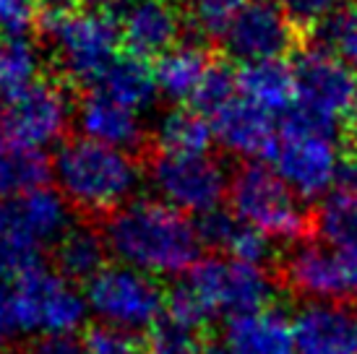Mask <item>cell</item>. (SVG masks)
I'll list each match as a JSON object with an SVG mask.
<instances>
[{
	"instance_id": "obj_13",
	"label": "cell",
	"mask_w": 357,
	"mask_h": 354,
	"mask_svg": "<svg viewBox=\"0 0 357 354\" xmlns=\"http://www.w3.org/2000/svg\"><path fill=\"white\" fill-rule=\"evenodd\" d=\"M298 31L274 0H248L225 31V49L243 63L279 60L295 47Z\"/></svg>"
},
{
	"instance_id": "obj_30",
	"label": "cell",
	"mask_w": 357,
	"mask_h": 354,
	"mask_svg": "<svg viewBox=\"0 0 357 354\" xmlns=\"http://www.w3.org/2000/svg\"><path fill=\"white\" fill-rule=\"evenodd\" d=\"M347 0H279L289 24L295 26L300 37L313 34L337 13Z\"/></svg>"
},
{
	"instance_id": "obj_31",
	"label": "cell",
	"mask_w": 357,
	"mask_h": 354,
	"mask_svg": "<svg viewBox=\"0 0 357 354\" xmlns=\"http://www.w3.org/2000/svg\"><path fill=\"white\" fill-rule=\"evenodd\" d=\"M240 219L235 217V211L227 208H214L204 217H196V229H199L201 245L211 247V250H229V243L238 232Z\"/></svg>"
},
{
	"instance_id": "obj_12",
	"label": "cell",
	"mask_w": 357,
	"mask_h": 354,
	"mask_svg": "<svg viewBox=\"0 0 357 354\" xmlns=\"http://www.w3.org/2000/svg\"><path fill=\"white\" fill-rule=\"evenodd\" d=\"M149 183L159 201L193 217L219 208L229 193L227 172L208 154H157Z\"/></svg>"
},
{
	"instance_id": "obj_8",
	"label": "cell",
	"mask_w": 357,
	"mask_h": 354,
	"mask_svg": "<svg viewBox=\"0 0 357 354\" xmlns=\"http://www.w3.org/2000/svg\"><path fill=\"white\" fill-rule=\"evenodd\" d=\"M73 105L58 81L34 79L0 94V148L42 151L68 130Z\"/></svg>"
},
{
	"instance_id": "obj_10",
	"label": "cell",
	"mask_w": 357,
	"mask_h": 354,
	"mask_svg": "<svg viewBox=\"0 0 357 354\" xmlns=\"http://www.w3.org/2000/svg\"><path fill=\"white\" fill-rule=\"evenodd\" d=\"M60 70L70 81L97 84L118 58V21L100 10H76L60 19L45 21Z\"/></svg>"
},
{
	"instance_id": "obj_33",
	"label": "cell",
	"mask_w": 357,
	"mask_h": 354,
	"mask_svg": "<svg viewBox=\"0 0 357 354\" xmlns=\"http://www.w3.org/2000/svg\"><path fill=\"white\" fill-rule=\"evenodd\" d=\"M227 253L232 261H240V263L266 266V261L271 258V240L264 232H258L256 226L240 222Z\"/></svg>"
},
{
	"instance_id": "obj_26",
	"label": "cell",
	"mask_w": 357,
	"mask_h": 354,
	"mask_svg": "<svg viewBox=\"0 0 357 354\" xmlns=\"http://www.w3.org/2000/svg\"><path fill=\"white\" fill-rule=\"evenodd\" d=\"M52 167L42 151L0 148V203L45 187Z\"/></svg>"
},
{
	"instance_id": "obj_2",
	"label": "cell",
	"mask_w": 357,
	"mask_h": 354,
	"mask_svg": "<svg viewBox=\"0 0 357 354\" xmlns=\"http://www.w3.org/2000/svg\"><path fill=\"white\" fill-rule=\"evenodd\" d=\"M50 167L66 203L86 214H115L141 185V167L130 151L84 136L66 141Z\"/></svg>"
},
{
	"instance_id": "obj_29",
	"label": "cell",
	"mask_w": 357,
	"mask_h": 354,
	"mask_svg": "<svg viewBox=\"0 0 357 354\" xmlns=\"http://www.w3.org/2000/svg\"><path fill=\"white\" fill-rule=\"evenodd\" d=\"M248 0H188L190 24L204 37H225L227 26Z\"/></svg>"
},
{
	"instance_id": "obj_18",
	"label": "cell",
	"mask_w": 357,
	"mask_h": 354,
	"mask_svg": "<svg viewBox=\"0 0 357 354\" xmlns=\"http://www.w3.org/2000/svg\"><path fill=\"white\" fill-rule=\"evenodd\" d=\"M222 344L225 354H295V321L277 307L229 315Z\"/></svg>"
},
{
	"instance_id": "obj_32",
	"label": "cell",
	"mask_w": 357,
	"mask_h": 354,
	"mask_svg": "<svg viewBox=\"0 0 357 354\" xmlns=\"http://www.w3.org/2000/svg\"><path fill=\"white\" fill-rule=\"evenodd\" d=\"M40 19L37 0H0V37H26Z\"/></svg>"
},
{
	"instance_id": "obj_20",
	"label": "cell",
	"mask_w": 357,
	"mask_h": 354,
	"mask_svg": "<svg viewBox=\"0 0 357 354\" xmlns=\"http://www.w3.org/2000/svg\"><path fill=\"white\" fill-rule=\"evenodd\" d=\"M238 94L264 112L289 115L295 107V73L284 60L243 63L238 70Z\"/></svg>"
},
{
	"instance_id": "obj_14",
	"label": "cell",
	"mask_w": 357,
	"mask_h": 354,
	"mask_svg": "<svg viewBox=\"0 0 357 354\" xmlns=\"http://www.w3.org/2000/svg\"><path fill=\"white\" fill-rule=\"evenodd\" d=\"M120 40L136 58H162L178 47L183 16L175 0H126L120 6Z\"/></svg>"
},
{
	"instance_id": "obj_16",
	"label": "cell",
	"mask_w": 357,
	"mask_h": 354,
	"mask_svg": "<svg viewBox=\"0 0 357 354\" xmlns=\"http://www.w3.org/2000/svg\"><path fill=\"white\" fill-rule=\"evenodd\" d=\"M282 279L289 292L307 302H339L347 295L342 256L324 243H298V247L284 258Z\"/></svg>"
},
{
	"instance_id": "obj_27",
	"label": "cell",
	"mask_w": 357,
	"mask_h": 354,
	"mask_svg": "<svg viewBox=\"0 0 357 354\" xmlns=\"http://www.w3.org/2000/svg\"><path fill=\"white\" fill-rule=\"evenodd\" d=\"M318 31L326 37L324 45L357 70V0H347Z\"/></svg>"
},
{
	"instance_id": "obj_28",
	"label": "cell",
	"mask_w": 357,
	"mask_h": 354,
	"mask_svg": "<svg viewBox=\"0 0 357 354\" xmlns=\"http://www.w3.org/2000/svg\"><path fill=\"white\" fill-rule=\"evenodd\" d=\"M238 97V70H232L227 63L214 60L208 68L206 79L201 81L193 107L204 115H214L219 107H225L229 99Z\"/></svg>"
},
{
	"instance_id": "obj_4",
	"label": "cell",
	"mask_w": 357,
	"mask_h": 354,
	"mask_svg": "<svg viewBox=\"0 0 357 354\" xmlns=\"http://www.w3.org/2000/svg\"><path fill=\"white\" fill-rule=\"evenodd\" d=\"M295 112L337 133L357 125V70L321 42H307L295 52Z\"/></svg>"
},
{
	"instance_id": "obj_11",
	"label": "cell",
	"mask_w": 357,
	"mask_h": 354,
	"mask_svg": "<svg viewBox=\"0 0 357 354\" xmlns=\"http://www.w3.org/2000/svg\"><path fill=\"white\" fill-rule=\"evenodd\" d=\"M180 282L193 292L211 321L222 313L229 318L268 307L274 297V282L264 266L240 263L232 258H204Z\"/></svg>"
},
{
	"instance_id": "obj_7",
	"label": "cell",
	"mask_w": 357,
	"mask_h": 354,
	"mask_svg": "<svg viewBox=\"0 0 357 354\" xmlns=\"http://www.w3.org/2000/svg\"><path fill=\"white\" fill-rule=\"evenodd\" d=\"M84 297L102 325L133 336L157 328L167 307V295L154 276L123 263L105 266L86 284Z\"/></svg>"
},
{
	"instance_id": "obj_23",
	"label": "cell",
	"mask_w": 357,
	"mask_h": 354,
	"mask_svg": "<svg viewBox=\"0 0 357 354\" xmlns=\"http://www.w3.org/2000/svg\"><path fill=\"white\" fill-rule=\"evenodd\" d=\"M107 243L105 235L94 226L79 224L70 226L66 235L60 237L55 245V263L58 271L70 282H86L89 284L94 276L105 268L107 261Z\"/></svg>"
},
{
	"instance_id": "obj_38",
	"label": "cell",
	"mask_w": 357,
	"mask_h": 354,
	"mask_svg": "<svg viewBox=\"0 0 357 354\" xmlns=\"http://www.w3.org/2000/svg\"><path fill=\"white\" fill-rule=\"evenodd\" d=\"M37 3H40L42 19L52 21L60 16H68V13H76L81 0H37Z\"/></svg>"
},
{
	"instance_id": "obj_34",
	"label": "cell",
	"mask_w": 357,
	"mask_h": 354,
	"mask_svg": "<svg viewBox=\"0 0 357 354\" xmlns=\"http://www.w3.org/2000/svg\"><path fill=\"white\" fill-rule=\"evenodd\" d=\"M81 344L84 354H144L136 336L109 325H94Z\"/></svg>"
},
{
	"instance_id": "obj_9",
	"label": "cell",
	"mask_w": 357,
	"mask_h": 354,
	"mask_svg": "<svg viewBox=\"0 0 357 354\" xmlns=\"http://www.w3.org/2000/svg\"><path fill=\"white\" fill-rule=\"evenodd\" d=\"M8 289L21 334L73 336L89 315L84 292H79L76 284L60 271L42 266L31 268L13 279Z\"/></svg>"
},
{
	"instance_id": "obj_24",
	"label": "cell",
	"mask_w": 357,
	"mask_h": 354,
	"mask_svg": "<svg viewBox=\"0 0 357 354\" xmlns=\"http://www.w3.org/2000/svg\"><path fill=\"white\" fill-rule=\"evenodd\" d=\"M159 154H208L214 130L211 120L190 107H175L159 118L154 128Z\"/></svg>"
},
{
	"instance_id": "obj_22",
	"label": "cell",
	"mask_w": 357,
	"mask_h": 354,
	"mask_svg": "<svg viewBox=\"0 0 357 354\" xmlns=\"http://www.w3.org/2000/svg\"><path fill=\"white\" fill-rule=\"evenodd\" d=\"M97 88L105 91L107 97L118 99L120 105L136 109L139 115L154 107L159 97L157 76H154L149 60L136 58L130 52L112 60V66L97 81Z\"/></svg>"
},
{
	"instance_id": "obj_35",
	"label": "cell",
	"mask_w": 357,
	"mask_h": 354,
	"mask_svg": "<svg viewBox=\"0 0 357 354\" xmlns=\"http://www.w3.org/2000/svg\"><path fill=\"white\" fill-rule=\"evenodd\" d=\"M146 354H225V352H201L196 336L180 331L169 323H159L154 331V341Z\"/></svg>"
},
{
	"instance_id": "obj_40",
	"label": "cell",
	"mask_w": 357,
	"mask_h": 354,
	"mask_svg": "<svg viewBox=\"0 0 357 354\" xmlns=\"http://www.w3.org/2000/svg\"><path fill=\"white\" fill-rule=\"evenodd\" d=\"M342 187H357V157H349L347 162H342Z\"/></svg>"
},
{
	"instance_id": "obj_25",
	"label": "cell",
	"mask_w": 357,
	"mask_h": 354,
	"mask_svg": "<svg viewBox=\"0 0 357 354\" xmlns=\"http://www.w3.org/2000/svg\"><path fill=\"white\" fill-rule=\"evenodd\" d=\"M321 243L331 250L337 247L339 256L357 250V187H337L331 190L313 219Z\"/></svg>"
},
{
	"instance_id": "obj_6",
	"label": "cell",
	"mask_w": 357,
	"mask_h": 354,
	"mask_svg": "<svg viewBox=\"0 0 357 354\" xmlns=\"http://www.w3.org/2000/svg\"><path fill=\"white\" fill-rule=\"evenodd\" d=\"M227 198L235 217L256 226L268 240L305 243L313 226L300 198L274 169L261 162H248L232 175Z\"/></svg>"
},
{
	"instance_id": "obj_3",
	"label": "cell",
	"mask_w": 357,
	"mask_h": 354,
	"mask_svg": "<svg viewBox=\"0 0 357 354\" xmlns=\"http://www.w3.org/2000/svg\"><path fill=\"white\" fill-rule=\"evenodd\" d=\"M70 229V206L58 190L37 187L0 203V279L40 268L42 256Z\"/></svg>"
},
{
	"instance_id": "obj_1",
	"label": "cell",
	"mask_w": 357,
	"mask_h": 354,
	"mask_svg": "<svg viewBox=\"0 0 357 354\" xmlns=\"http://www.w3.org/2000/svg\"><path fill=\"white\" fill-rule=\"evenodd\" d=\"M118 263L149 276H185L201 261V237L188 214L154 198H133L102 226Z\"/></svg>"
},
{
	"instance_id": "obj_5",
	"label": "cell",
	"mask_w": 357,
	"mask_h": 354,
	"mask_svg": "<svg viewBox=\"0 0 357 354\" xmlns=\"http://www.w3.org/2000/svg\"><path fill=\"white\" fill-rule=\"evenodd\" d=\"M268 167L287 183L300 201L326 198L342 175V159L334 133L292 109L284 115V123L279 128Z\"/></svg>"
},
{
	"instance_id": "obj_42",
	"label": "cell",
	"mask_w": 357,
	"mask_h": 354,
	"mask_svg": "<svg viewBox=\"0 0 357 354\" xmlns=\"http://www.w3.org/2000/svg\"><path fill=\"white\" fill-rule=\"evenodd\" d=\"M3 91H6V88H3V73H0V94H3Z\"/></svg>"
},
{
	"instance_id": "obj_41",
	"label": "cell",
	"mask_w": 357,
	"mask_h": 354,
	"mask_svg": "<svg viewBox=\"0 0 357 354\" xmlns=\"http://www.w3.org/2000/svg\"><path fill=\"white\" fill-rule=\"evenodd\" d=\"M81 3H86L91 10H100V13H105V10H109V8H120L126 0H81Z\"/></svg>"
},
{
	"instance_id": "obj_21",
	"label": "cell",
	"mask_w": 357,
	"mask_h": 354,
	"mask_svg": "<svg viewBox=\"0 0 357 354\" xmlns=\"http://www.w3.org/2000/svg\"><path fill=\"white\" fill-rule=\"evenodd\" d=\"M211 63H214L211 55L201 45L188 42V45L172 47L162 58H157V66H154L159 94L172 102H193Z\"/></svg>"
},
{
	"instance_id": "obj_19",
	"label": "cell",
	"mask_w": 357,
	"mask_h": 354,
	"mask_svg": "<svg viewBox=\"0 0 357 354\" xmlns=\"http://www.w3.org/2000/svg\"><path fill=\"white\" fill-rule=\"evenodd\" d=\"M76 123L84 138H91L112 148H123V151L136 148L144 138V123L139 112L120 105L118 99L107 97L100 88H91L79 102Z\"/></svg>"
},
{
	"instance_id": "obj_36",
	"label": "cell",
	"mask_w": 357,
	"mask_h": 354,
	"mask_svg": "<svg viewBox=\"0 0 357 354\" xmlns=\"http://www.w3.org/2000/svg\"><path fill=\"white\" fill-rule=\"evenodd\" d=\"M26 354H84V344L73 336H40Z\"/></svg>"
},
{
	"instance_id": "obj_37",
	"label": "cell",
	"mask_w": 357,
	"mask_h": 354,
	"mask_svg": "<svg viewBox=\"0 0 357 354\" xmlns=\"http://www.w3.org/2000/svg\"><path fill=\"white\" fill-rule=\"evenodd\" d=\"M16 334H21V331L16 325L13 305H10V289L6 284H0V352L13 341Z\"/></svg>"
},
{
	"instance_id": "obj_15",
	"label": "cell",
	"mask_w": 357,
	"mask_h": 354,
	"mask_svg": "<svg viewBox=\"0 0 357 354\" xmlns=\"http://www.w3.org/2000/svg\"><path fill=\"white\" fill-rule=\"evenodd\" d=\"M208 120L214 141H219V146L227 148L229 154L253 162H268L274 154L279 136L274 118L240 94L229 99L225 107H219L214 115H208Z\"/></svg>"
},
{
	"instance_id": "obj_39",
	"label": "cell",
	"mask_w": 357,
	"mask_h": 354,
	"mask_svg": "<svg viewBox=\"0 0 357 354\" xmlns=\"http://www.w3.org/2000/svg\"><path fill=\"white\" fill-rule=\"evenodd\" d=\"M342 263H344V279H347V295L357 300V250L355 253H344Z\"/></svg>"
},
{
	"instance_id": "obj_17",
	"label": "cell",
	"mask_w": 357,
	"mask_h": 354,
	"mask_svg": "<svg viewBox=\"0 0 357 354\" xmlns=\"http://www.w3.org/2000/svg\"><path fill=\"white\" fill-rule=\"evenodd\" d=\"M295 354H357V315L339 302H310L295 318Z\"/></svg>"
}]
</instances>
